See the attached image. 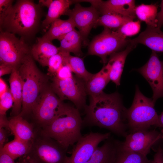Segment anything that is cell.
<instances>
[{"instance_id": "42", "label": "cell", "mask_w": 163, "mask_h": 163, "mask_svg": "<svg viewBox=\"0 0 163 163\" xmlns=\"http://www.w3.org/2000/svg\"><path fill=\"white\" fill-rule=\"evenodd\" d=\"M53 1L52 0H40L39 1V4L41 6H46L49 8Z\"/></svg>"}, {"instance_id": "41", "label": "cell", "mask_w": 163, "mask_h": 163, "mask_svg": "<svg viewBox=\"0 0 163 163\" xmlns=\"http://www.w3.org/2000/svg\"><path fill=\"white\" fill-rule=\"evenodd\" d=\"M9 88L4 80L0 78V96L6 92Z\"/></svg>"}, {"instance_id": "29", "label": "cell", "mask_w": 163, "mask_h": 163, "mask_svg": "<svg viewBox=\"0 0 163 163\" xmlns=\"http://www.w3.org/2000/svg\"><path fill=\"white\" fill-rule=\"evenodd\" d=\"M121 142L114 163H151L147 156L123 147Z\"/></svg>"}, {"instance_id": "24", "label": "cell", "mask_w": 163, "mask_h": 163, "mask_svg": "<svg viewBox=\"0 0 163 163\" xmlns=\"http://www.w3.org/2000/svg\"><path fill=\"white\" fill-rule=\"evenodd\" d=\"M75 27L69 18L66 20L59 18L51 24L48 31L41 37L51 42L56 39L59 41L67 33L75 29Z\"/></svg>"}, {"instance_id": "9", "label": "cell", "mask_w": 163, "mask_h": 163, "mask_svg": "<svg viewBox=\"0 0 163 163\" xmlns=\"http://www.w3.org/2000/svg\"><path fill=\"white\" fill-rule=\"evenodd\" d=\"M50 87L61 101H70L78 110L85 107V83L76 76L63 79L53 77Z\"/></svg>"}, {"instance_id": "15", "label": "cell", "mask_w": 163, "mask_h": 163, "mask_svg": "<svg viewBox=\"0 0 163 163\" xmlns=\"http://www.w3.org/2000/svg\"><path fill=\"white\" fill-rule=\"evenodd\" d=\"M91 5L95 8L101 15L114 13L130 17H136L135 1L133 0H91Z\"/></svg>"}, {"instance_id": "45", "label": "cell", "mask_w": 163, "mask_h": 163, "mask_svg": "<svg viewBox=\"0 0 163 163\" xmlns=\"http://www.w3.org/2000/svg\"><path fill=\"white\" fill-rule=\"evenodd\" d=\"M160 133L161 134L162 139H163V129H161V131Z\"/></svg>"}, {"instance_id": "44", "label": "cell", "mask_w": 163, "mask_h": 163, "mask_svg": "<svg viewBox=\"0 0 163 163\" xmlns=\"http://www.w3.org/2000/svg\"><path fill=\"white\" fill-rule=\"evenodd\" d=\"M16 163H31L27 161L24 158L22 157L19 158Z\"/></svg>"}, {"instance_id": "36", "label": "cell", "mask_w": 163, "mask_h": 163, "mask_svg": "<svg viewBox=\"0 0 163 163\" xmlns=\"http://www.w3.org/2000/svg\"><path fill=\"white\" fill-rule=\"evenodd\" d=\"M151 163H163V149L159 146Z\"/></svg>"}, {"instance_id": "8", "label": "cell", "mask_w": 163, "mask_h": 163, "mask_svg": "<svg viewBox=\"0 0 163 163\" xmlns=\"http://www.w3.org/2000/svg\"><path fill=\"white\" fill-rule=\"evenodd\" d=\"M64 104L48 85L40 95L32 113L35 127L42 129L50 124Z\"/></svg>"}, {"instance_id": "35", "label": "cell", "mask_w": 163, "mask_h": 163, "mask_svg": "<svg viewBox=\"0 0 163 163\" xmlns=\"http://www.w3.org/2000/svg\"><path fill=\"white\" fill-rule=\"evenodd\" d=\"M70 67L66 64L62 66L53 77L59 79H65L73 76Z\"/></svg>"}, {"instance_id": "28", "label": "cell", "mask_w": 163, "mask_h": 163, "mask_svg": "<svg viewBox=\"0 0 163 163\" xmlns=\"http://www.w3.org/2000/svg\"><path fill=\"white\" fill-rule=\"evenodd\" d=\"M157 9L158 6L156 4H142L136 6V15L139 21L145 22L148 26L157 27L155 21Z\"/></svg>"}, {"instance_id": "26", "label": "cell", "mask_w": 163, "mask_h": 163, "mask_svg": "<svg viewBox=\"0 0 163 163\" xmlns=\"http://www.w3.org/2000/svg\"><path fill=\"white\" fill-rule=\"evenodd\" d=\"M134 19L132 18L119 14L107 13L99 16L94 27L102 26L110 30H117L126 23L133 21Z\"/></svg>"}, {"instance_id": "19", "label": "cell", "mask_w": 163, "mask_h": 163, "mask_svg": "<svg viewBox=\"0 0 163 163\" xmlns=\"http://www.w3.org/2000/svg\"><path fill=\"white\" fill-rule=\"evenodd\" d=\"M8 127L15 138L24 141L31 142L35 136V127L34 124L19 115L12 117L9 120Z\"/></svg>"}, {"instance_id": "37", "label": "cell", "mask_w": 163, "mask_h": 163, "mask_svg": "<svg viewBox=\"0 0 163 163\" xmlns=\"http://www.w3.org/2000/svg\"><path fill=\"white\" fill-rule=\"evenodd\" d=\"M0 163H16L12 158L2 149L0 150Z\"/></svg>"}, {"instance_id": "1", "label": "cell", "mask_w": 163, "mask_h": 163, "mask_svg": "<svg viewBox=\"0 0 163 163\" xmlns=\"http://www.w3.org/2000/svg\"><path fill=\"white\" fill-rule=\"evenodd\" d=\"M90 97L89 104L85 108V116L82 125L104 128L125 137L127 134L126 109L120 94L117 92L110 94L103 92Z\"/></svg>"}, {"instance_id": "33", "label": "cell", "mask_w": 163, "mask_h": 163, "mask_svg": "<svg viewBox=\"0 0 163 163\" xmlns=\"http://www.w3.org/2000/svg\"><path fill=\"white\" fill-rule=\"evenodd\" d=\"M13 100L10 89L0 96V116H6L7 111L13 105Z\"/></svg>"}, {"instance_id": "18", "label": "cell", "mask_w": 163, "mask_h": 163, "mask_svg": "<svg viewBox=\"0 0 163 163\" xmlns=\"http://www.w3.org/2000/svg\"><path fill=\"white\" fill-rule=\"evenodd\" d=\"M120 142L110 137L101 146L97 148L85 163H114Z\"/></svg>"}, {"instance_id": "3", "label": "cell", "mask_w": 163, "mask_h": 163, "mask_svg": "<svg viewBox=\"0 0 163 163\" xmlns=\"http://www.w3.org/2000/svg\"><path fill=\"white\" fill-rule=\"evenodd\" d=\"M82 120L79 110L74 106L64 103L50 124L42 129H38L67 150L82 137Z\"/></svg>"}, {"instance_id": "40", "label": "cell", "mask_w": 163, "mask_h": 163, "mask_svg": "<svg viewBox=\"0 0 163 163\" xmlns=\"http://www.w3.org/2000/svg\"><path fill=\"white\" fill-rule=\"evenodd\" d=\"M14 69L12 67L7 65L0 64V77L3 75L11 73Z\"/></svg>"}, {"instance_id": "20", "label": "cell", "mask_w": 163, "mask_h": 163, "mask_svg": "<svg viewBox=\"0 0 163 163\" xmlns=\"http://www.w3.org/2000/svg\"><path fill=\"white\" fill-rule=\"evenodd\" d=\"M52 42L41 37H38L37 43L30 50V54L33 58L43 66H47L51 57L59 52L58 47Z\"/></svg>"}, {"instance_id": "27", "label": "cell", "mask_w": 163, "mask_h": 163, "mask_svg": "<svg viewBox=\"0 0 163 163\" xmlns=\"http://www.w3.org/2000/svg\"><path fill=\"white\" fill-rule=\"evenodd\" d=\"M31 144L32 142H25L14 137L6 143L2 149L15 160L26 156L30 151Z\"/></svg>"}, {"instance_id": "31", "label": "cell", "mask_w": 163, "mask_h": 163, "mask_svg": "<svg viewBox=\"0 0 163 163\" xmlns=\"http://www.w3.org/2000/svg\"><path fill=\"white\" fill-rule=\"evenodd\" d=\"M70 53L59 51L50 59L48 64L49 75L54 76L59 69L63 65L66 64L67 57Z\"/></svg>"}, {"instance_id": "17", "label": "cell", "mask_w": 163, "mask_h": 163, "mask_svg": "<svg viewBox=\"0 0 163 163\" xmlns=\"http://www.w3.org/2000/svg\"><path fill=\"white\" fill-rule=\"evenodd\" d=\"M136 46L129 43L124 50L114 53L109 57L107 64L109 68L110 78L117 86L120 85L121 77L126 57Z\"/></svg>"}, {"instance_id": "7", "label": "cell", "mask_w": 163, "mask_h": 163, "mask_svg": "<svg viewBox=\"0 0 163 163\" xmlns=\"http://www.w3.org/2000/svg\"><path fill=\"white\" fill-rule=\"evenodd\" d=\"M30 54V50L25 39L19 38L15 34L0 30V64L18 69L23 60Z\"/></svg>"}, {"instance_id": "21", "label": "cell", "mask_w": 163, "mask_h": 163, "mask_svg": "<svg viewBox=\"0 0 163 163\" xmlns=\"http://www.w3.org/2000/svg\"><path fill=\"white\" fill-rule=\"evenodd\" d=\"M10 91L14 103L11 114L12 117L20 113L22 107L23 88L21 79L18 69H14L9 79Z\"/></svg>"}, {"instance_id": "16", "label": "cell", "mask_w": 163, "mask_h": 163, "mask_svg": "<svg viewBox=\"0 0 163 163\" xmlns=\"http://www.w3.org/2000/svg\"><path fill=\"white\" fill-rule=\"evenodd\" d=\"M130 44H142L156 53H163V32L160 28L147 26L145 30L136 38L129 40Z\"/></svg>"}, {"instance_id": "6", "label": "cell", "mask_w": 163, "mask_h": 163, "mask_svg": "<svg viewBox=\"0 0 163 163\" xmlns=\"http://www.w3.org/2000/svg\"><path fill=\"white\" fill-rule=\"evenodd\" d=\"M35 129L30 151L23 157L31 163H65L67 150L39 129Z\"/></svg>"}, {"instance_id": "38", "label": "cell", "mask_w": 163, "mask_h": 163, "mask_svg": "<svg viewBox=\"0 0 163 163\" xmlns=\"http://www.w3.org/2000/svg\"><path fill=\"white\" fill-rule=\"evenodd\" d=\"M160 7V10L157 13L155 21L157 27L159 28L163 25V0L161 1Z\"/></svg>"}, {"instance_id": "5", "label": "cell", "mask_w": 163, "mask_h": 163, "mask_svg": "<svg viewBox=\"0 0 163 163\" xmlns=\"http://www.w3.org/2000/svg\"><path fill=\"white\" fill-rule=\"evenodd\" d=\"M155 104L152 99L144 96L136 85L132 104L126 112L127 127L131 133L148 130L153 126L159 127L158 115Z\"/></svg>"}, {"instance_id": "10", "label": "cell", "mask_w": 163, "mask_h": 163, "mask_svg": "<svg viewBox=\"0 0 163 163\" xmlns=\"http://www.w3.org/2000/svg\"><path fill=\"white\" fill-rule=\"evenodd\" d=\"M129 44V40L121 39L114 31L104 27L102 32L94 37L90 43L87 54L99 57L104 66L111 54L118 52Z\"/></svg>"}, {"instance_id": "4", "label": "cell", "mask_w": 163, "mask_h": 163, "mask_svg": "<svg viewBox=\"0 0 163 163\" xmlns=\"http://www.w3.org/2000/svg\"><path fill=\"white\" fill-rule=\"evenodd\" d=\"M30 54L27 56L18 68L23 88L21 112L19 114L24 118L32 114L37 101L48 85V78L37 67Z\"/></svg>"}, {"instance_id": "2", "label": "cell", "mask_w": 163, "mask_h": 163, "mask_svg": "<svg viewBox=\"0 0 163 163\" xmlns=\"http://www.w3.org/2000/svg\"><path fill=\"white\" fill-rule=\"evenodd\" d=\"M42 16L41 6L30 0H17L0 24V30L25 39L37 31Z\"/></svg>"}, {"instance_id": "32", "label": "cell", "mask_w": 163, "mask_h": 163, "mask_svg": "<svg viewBox=\"0 0 163 163\" xmlns=\"http://www.w3.org/2000/svg\"><path fill=\"white\" fill-rule=\"evenodd\" d=\"M140 21H132L126 23L114 31L120 38L125 39L127 37L133 36L138 34L140 31Z\"/></svg>"}, {"instance_id": "22", "label": "cell", "mask_w": 163, "mask_h": 163, "mask_svg": "<svg viewBox=\"0 0 163 163\" xmlns=\"http://www.w3.org/2000/svg\"><path fill=\"white\" fill-rule=\"evenodd\" d=\"M109 68L107 64L97 73L93 74L90 79L85 83L87 94L90 96L103 92L104 89L110 80Z\"/></svg>"}, {"instance_id": "39", "label": "cell", "mask_w": 163, "mask_h": 163, "mask_svg": "<svg viewBox=\"0 0 163 163\" xmlns=\"http://www.w3.org/2000/svg\"><path fill=\"white\" fill-rule=\"evenodd\" d=\"M8 130L5 128H0V149H2L6 144Z\"/></svg>"}, {"instance_id": "25", "label": "cell", "mask_w": 163, "mask_h": 163, "mask_svg": "<svg viewBox=\"0 0 163 163\" xmlns=\"http://www.w3.org/2000/svg\"><path fill=\"white\" fill-rule=\"evenodd\" d=\"M59 51L70 53H72L76 56L82 55V45L83 43L82 36L75 29L71 31L64 36L60 40Z\"/></svg>"}, {"instance_id": "30", "label": "cell", "mask_w": 163, "mask_h": 163, "mask_svg": "<svg viewBox=\"0 0 163 163\" xmlns=\"http://www.w3.org/2000/svg\"><path fill=\"white\" fill-rule=\"evenodd\" d=\"M66 63L72 72L85 83L90 79L93 74L86 70L83 59L79 56H71L69 53L67 57Z\"/></svg>"}, {"instance_id": "43", "label": "cell", "mask_w": 163, "mask_h": 163, "mask_svg": "<svg viewBox=\"0 0 163 163\" xmlns=\"http://www.w3.org/2000/svg\"><path fill=\"white\" fill-rule=\"evenodd\" d=\"M159 127L163 128V111L158 115Z\"/></svg>"}, {"instance_id": "34", "label": "cell", "mask_w": 163, "mask_h": 163, "mask_svg": "<svg viewBox=\"0 0 163 163\" xmlns=\"http://www.w3.org/2000/svg\"><path fill=\"white\" fill-rule=\"evenodd\" d=\"M13 2L12 0H0V24L2 22L11 8Z\"/></svg>"}, {"instance_id": "11", "label": "cell", "mask_w": 163, "mask_h": 163, "mask_svg": "<svg viewBox=\"0 0 163 163\" xmlns=\"http://www.w3.org/2000/svg\"><path fill=\"white\" fill-rule=\"evenodd\" d=\"M109 133H104L91 132L82 137L76 142L71 155L67 156L65 163H85L91 158L102 141L110 137Z\"/></svg>"}, {"instance_id": "12", "label": "cell", "mask_w": 163, "mask_h": 163, "mask_svg": "<svg viewBox=\"0 0 163 163\" xmlns=\"http://www.w3.org/2000/svg\"><path fill=\"white\" fill-rule=\"evenodd\" d=\"M135 70L142 76L151 87L154 104L158 99L163 97V61L160 60L156 52L152 51L147 62Z\"/></svg>"}, {"instance_id": "13", "label": "cell", "mask_w": 163, "mask_h": 163, "mask_svg": "<svg viewBox=\"0 0 163 163\" xmlns=\"http://www.w3.org/2000/svg\"><path fill=\"white\" fill-rule=\"evenodd\" d=\"M100 15L98 10L94 6L84 7L79 3L75 4L73 8L68 9L65 14L69 16L75 27L78 29L85 45L87 44L89 34Z\"/></svg>"}, {"instance_id": "14", "label": "cell", "mask_w": 163, "mask_h": 163, "mask_svg": "<svg viewBox=\"0 0 163 163\" xmlns=\"http://www.w3.org/2000/svg\"><path fill=\"white\" fill-rule=\"evenodd\" d=\"M122 142L123 148L147 156L152 146L162 139L160 132L154 129L138 131L127 134Z\"/></svg>"}, {"instance_id": "23", "label": "cell", "mask_w": 163, "mask_h": 163, "mask_svg": "<svg viewBox=\"0 0 163 163\" xmlns=\"http://www.w3.org/2000/svg\"><path fill=\"white\" fill-rule=\"evenodd\" d=\"M77 3L76 0H53L48 8L45 18L42 22L43 29L45 30L48 29L53 22L59 18L62 15H65L71 5Z\"/></svg>"}]
</instances>
